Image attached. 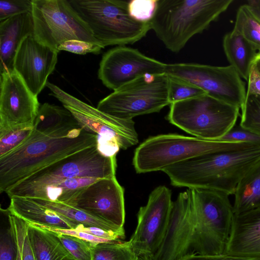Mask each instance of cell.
Listing matches in <instances>:
<instances>
[{"instance_id": "obj_1", "label": "cell", "mask_w": 260, "mask_h": 260, "mask_svg": "<svg viewBox=\"0 0 260 260\" xmlns=\"http://www.w3.org/2000/svg\"><path fill=\"white\" fill-rule=\"evenodd\" d=\"M95 145L96 135L84 129L68 109L44 103L31 135L0 157V192H6L47 166Z\"/></svg>"}, {"instance_id": "obj_2", "label": "cell", "mask_w": 260, "mask_h": 260, "mask_svg": "<svg viewBox=\"0 0 260 260\" xmlns=\"http://www.w3.org/2000/svg\"><path fill=\"white\" fill-rule=\"evenodd\" d=\"M260 161V145L197 156L165 169L172 185L207 188L234 194L246 174Z\"/></svg>"}, {"instance_id": "obj_3", "label": "cell", "mask_w": 260, "mask_h": 260, "mask_svg": "<svg viewBox=\"0 0 260 260\" xmlns=\"http://www.w3.org/2000/svg\"><path fill=\"white\" fill-rule=\"evenodd\" d=\"M233 0H158L151 29L165 47L179 52L218 19Z\"/></svg>"}, {"instance_id": "obj_4", "label": "cell", "mask_w": 260, "mask_h": 260, "mask_svg": "<svg viewBox=\"0 0 260 260\" xmlns=\"http://www.w3.org/2000/svg\"><path fill=\"white\" fill-rule=\"evenodd\" d=\"M253 144L207 140L169 134L148 138L135 150L133 164L138 173L161 171L200 155L241 149Z\"/></svg>"}, {"instance_id": "obj_5", "label": "cell", "mask_w": 260, "mask_h": 260, "mask_svg": "<svg viewBox=\"0 0 260 260\" xmlns=\"http://www.w3.org/2000/svg\"><path fill=\"white\" fill-rule=\"evenodd\" d=\"M69 1L104 48L133 44L144 38L151 29L150 22H139L131 16L129 1Z\"/></svg>"}, {"instance_id": "obj_6", "label": "cell", "mask_w": 260, "mask_h": 260, "mask_svg": "<svg viewBox=\"0 0 260 260\" xmlns=\"http://www.w3.org/2000/svg\"><path fill=\"white\" fill-rule=\"evenodd\" d=\"M191 189L196 217L193 253L222 254L229 238L234 215L229 195L207 188Z\"/></svg>"}, {"instance_id": "obj_7", "label": "cell", "mask_w": 260, "mask_h": 260, "mask_svg": "<svg viewBox=\"0 0 260 260\" xmlns=\"http://www.w3.org/2000/svg\"><path fill=\"white\" fill-rule=\"evenodd\" d=\"M240 109L205 94L171 104L167 117L195 137L216 140L236 125Z\"/></svg>"}, {"instance_id": "obj_8", "label": "cell", "mask_w": 260, "mask_h": 260, "mask_svg": "<svg viewBox=\"0 0 260 260\" xmlns=\"http://www.w3.org/2000/svg\"><path fill=\"white\" fill-rule=\"evenodd\" d=\"M116 167V156L103 155L95 145L39 170L6 193L10 199L27 198L39 189L68 179L83 177L102 179L115 176Z\"/></svg>"}, {"instance_id": "obj_9", "label": "cell", "mask_w": 260, "mask_h": 260, "mask_svg": "<svg viewBox=\"0 0 260 260\" xmlns=\"http://www.w3.org/2000/svg\"><path fill=\"white\" fill-rule=\"evenodd\" d=\"M171 104L169 76L147 74L123 85L101 100L96 108L125 120L158 112Z\"/></svg>"}, {"instance_id": "obj_10", "label": "cell", "mask_w": 260, "mask_h": 260, "mask_svg": "<svg viewBox=\"0 0 260 260\" xmlns=\"http://www.w3.org/2000/svg\"><path fill=\"white\" fill-rule=\"evenodd\" d=\"M31 15L34 36L54 50L58 51L61 43L72 40L102 46L69 1L32 0Z\"/></svg>"}, {"instance_id": "obj_11", "label": "cell", "mask_w": 260, "mask_h": 260, "mask_svg": "<svg viewBox=\"0 0 260 260\" xmlns=\"http://www.w3.org/2000/svg\"><path fill=\"white\" fill-rule=\"evenodd\" d=\"M166 73L191 82L207 94L242 108L246 96L245 82L232 66L194 63L167 64Z\"/></svg>"}, {"instance_id": "obj_12", "label": "cell", "mask_w": 260, "mask_h": 260, "mask_svg": "<svg viewBox=\"0 0 260 260\" xmlns=\"http://www.w3.org/2000/svg\"><path fill=\"white\" fill-rule=\"evenodd\" d=\"M172 192L160 185L150 193L147 204L140 208L137 225L129 241L139 260H153L165 236L171 215Z\"/></svg>"}, {"instance_id": "obj_13", "label": "cell", "mask_w": 260, "mask_h": 260, "mask_svg": "<svg viewBox=\"0 0 260 260\" xmlns=\"http://www.w3.org/2000/svg\"><path fill=\"white\" fill-rule=\"evenodd\" d=\"M166 64L137 49L118 46L103 55L98 78L106 87L114 91L142 76L166 73Z\"/></svg>"}, {"instance_id": "obj_14", "label": "cell", "mask_w": 260, "mask_h": 260, "mask_svg": "<svg viewBox=\"0 0 260 260\" xmlns=\"http://www.w3.org/2000/svg\"><path fill=\"white\" fill-rule=\"evenodd\" d=\"M66 204L111 225L123 227L124 189L115 176L99 179L78 191Z\"/></svg>"}, {"instance_id": "obj_15", "label": "cell", "mask_w": 260, "mask_h": 260, "mask_svg": "<svg viewBox=\"0 0 260 260\" xmlns=\"http://www.w3.org/2000/svg\"><path fill=\"white\" fill-rule=\"evenodd\" d=\"M196 225L191 188L180 192L173 202L167 230L153 260H179L193 253Z\"/></svg>"}, {"instance_id": "obj_16", "label": "cell", "mask_w": 260, "mask_h": 260, "mask_svg": "<svg viewBox=\"0 0 260 260\" xmlns=\"http://www.w3.org/2000/svg\"><path fill=\"white\" fill-rule=\"evenodd\" d=\"M0 131L34 125L40 107L38 96L15 71L1 74Z\"/></svg>"}, {"instance_id": "obj_17", "label": "cell", "mask_w": 260, "mask_h": 260, "mask_svg": "<svg viewBox=\"0 0 260 260\" xmlns=\"http://www.w3.org/2000/svg\"><path fill=\"white\" fill-rule=\"evenodd\" d=\"M63 106L84 129L98 137L116 139L120 149L125 150L138 144V135L133 119L113 117L74 96H70Z\"/></svg>"}, {"instance_id": "obj_18", "label": "cell", "mask_w": 260, "mask_h": 260, "mask_svg": "<svg viewBox=\"0 0 260 260\" xmlns=\"http://www.w3.org/2000/svg\"><path fill=\"white\" fill-rule=\"evenodd\" d=\"M59 52L38 41L31 35L20 45L14 62V69L37 96L44 89L54 71Z\"/></svg>"}, {"instance_id": "obj_19", "label": "cell", "mask_w": 260, "mask_h": 260, "mask_svg": "<svg viewBox=\"0 0 260 260\" xmlns=\"http://www.w3.org/2000/svg\"><path fill=\"white\" fill-rule=\"evenodd\" d=\"M223 253L260 258V210L234 214Z\"/></svg>"}, {"instance_id": "obj_20", "label": "cell", "mask_w": 260, "mask_h": 260, "mask_svg": "<svg viewBox=\"0 0 260 260\" xmlns=\"http://www.w3.org/2000/svg\"><path fill=\"white\" fill-rule=\"evenodd\" d=\"M34 35L31 13L19 14L0 21V73L14 70L17 51L24 38Z\"/></svg>"}, {"instance_id": "obj_21", "label": "cell", "mask_w": 260, "mask_h": 260, "mask_svg": "<svg viewBox=\"0 0 260 260\" xmlns=\"http://www.w3.org/2000/svg\"><path fill=\"white\" fill-rule=\"evenodd\" d=\"M7 211L33 224L65 229H75L79 224L37 203L29 198H11Z\"/></svg>"}, {"instance_id": "obj_22", "label": "cell", "mask_w": 260, "mask_h": 260, "mask_svg": "<svg viewBox=\"0 0 260 260\" xmlns=\"http://www.w3.org/2000/svg\"><path fill=\"white\" fill-rule=\"evenodd\" d=\"M222 44L230 66L235 69L242 78L247 81L258 51L245 38L234 30L224 35Z\"/></svg>"}, {"instance_id": "obj_23", "label": "cell", "mask_w": 260, "mask_h": 260, "mask_svg": "<svg viewBox=\"0 0 260 260\" xmlns=\"http://www.w3.org/2000/svg\"><path fill=\"white\" fill-rule=\"evenodd\" d=\"M27 223V235L35 260H75L56 233Z\"/></svg>"}, {"instance_id": "obj_24", "label": "cell", "mask_w": 260, "mask_h": 260, "mask_svg": "<svg viewBox=\"0 0 260 260\" xmlns=\"http://www.w3.org/2000/svg\"><path fill=\"white\" fill-rule=\"evenodd\" d=\"M234 196L235 214L260 210V161L242 178Z\"/></svg>"}, {"instance_id": "obj_25", "label": "cell", "mask_w": 260, "mask_h": 260, "mask_svg": "<svg viewBox=\"0 0 260 260\" xmlns=\"http://www.w3.org/2000/svg\"><path fill=\"white\" fill-rule=\"evenodd\" d=\"M99 179L83 177L64 180L39 189L30 193L27 198L66 204L78 191Z\"/></svg>"}, {"instance_id": "obj_26", "label": "cell", "mask_w": 260, "mask_h": 260, "mask_svg": "<svg viewBox=\"0 0 260 260\" xmlns=\"http://www.w3.org/2000/svg\"><path fill=\"white\" fill-rule=\"evenodd\" d=\"M260 51V6L250 7L247 4L240 6L237 12L233 29Z\"/></svg>"}, {"instance_id": "obj_27", "label": "cell", "mask_w": 260, "mask_h": 260, "mask_svg": "<svg viewBox=\"0 0 260 260\" xmlns=\"http://www.w3.org/2000/svg\"><path fill=\"white\" fill-rule=\"evenodd\" d=\"M30 199L37 203L56 212L63 217L79 224H82L85 226H97L114 231H124V227H118L111 225L68 204L38 198Z\"/></svg>"}, {"instance_id": "obj_28", "label": "cell", "mask_w": 260, "mask_h": 260, "mask_svg": "<svg viewBox=\"0 0 260 260\" xmlns=\"http://www.w3.org/2000/svg\"><path fill=\"white\" fill-rule=\"evenodd\" d=\"M92 260H139L129 241H114L90 245Z\"/></svg>"}, {"instance_id": "obj_29", "label": "cell", "mask_w": 260, "mask_h": 260, "mask_svg": "<svg viewBox=\"0 0 260 260\" xmlns=\"http://www.w3.org/2000/svg\"><path fill=\"white\" fill-rule=\"evenodd\" d=\"M34 129V124L16 126L0 131V157L20 146Z\"/></svg>"}, {"instance_id": "obj_30", "label": "cell", "mask_w": 260, "mask_h": 260, "mask_svg": "<svg viewBox=\"0 0 260 260\" xmlns=\"http://www.w3.org/2000/svg\"><path fill=\"white\" fill-rule=\"evenodd\" d=\"M241 110V121L239 125L260 135V96H246Z\"/></svg>"}, {"instance_id": "obj_31", "label": "cell", "mask_w": 260, "mask_h": 260, "mask_svg": "<svg viewBox=\"0 0 260 260\" xmlns=\"http://www.w3.org/2000/svg\"><path fill=\"white\" fill-rule=\"evenodd\" d=\"M168 76L171 104L207 94L202 88L191 82L176 76Z\"/></svg>"}, {"instance_id": "obj_32", "label": "cell", "mask_w": 260, "mask_h": 260, "mask_svg": "<svg viewBox=\"0 0 260 260\" xmlns=\"http://www.w3.org/2000/svg\"><path fill=\"white\" fill-rule=\"evenodd\" d=\"M8 215L14 230L22 260H35L27 235V222L8 212Z\"/></svg>"}, {"instance_id": "obj_33", "label": "cell", "mask_w": 260, "mask_h": 260, "mask_svg": "<svg viewBox=\"0 0 260 260\" xmlns=\"http://www.w3.org/2000/svg\"><path fill=\"white\" fill-rule=\"evenodd\" d=\"M56 234L63 245L75 260H92V251L89 243L76 237Z\"/></svg>"}, {"instance_id": "obj_34", "label": "cell", "mask_w": 260, "mask_h": 260, "mask_svg": "<svg viewBox=\"0 0 260 260\" xmlns=\"http://www.w3.org/2000/svg\"><path fill=\"white\" fill-rule=\"evenodd\" d=\"M158 0H132L128 10L131 16L137 21L149 22L155 14Z\"/></svg>"}, {"instance_id": "obj_35", "label": "cell", "mask_w": 260, "mask_h": 260, "mask_svg": "<svg viewBox=\"0 0 260 260\" xmlns=\"http://www.w3.org/2000/svg\"><path fill=\"white\" fill-rule=\"evenodd\" d=\"M17 252L18 246L15 234L9 221L8 227L2 230L1 232L0 260H16Z\"/></svg>"}, {"instance_id": "obj_36", "label": "cell", "mask_w": 260, "mask_h": 260, "mask_svg": "<svg viewBox=\"0 0 260 260\" xmlns=\"http://www.w3.org/2000/svg\"><path fill=\"white\" fill-rule=\"evenodd\" d=\"M31 11L32 0H1L0 21Z\"/></svg>"}, {"instance_id": "obj_37", "label": "cell", "mask_w": 260, "mask_h": 260, "mask_svg": "<svg viewBox=\"0 0 260 260\" xmlns=\"http://www.w3.org/2000/svg\"><path fill=\"white\" fill-rule=\"evenodd\" d=\"M217 141L226 142H242L260 145V135L235 125L228 133Z\"/></svg>"}, {"instance_id": "obj_38", "label": "cell", "mask_w": 260, "mask_h": 260, "mask_svg": "<svg viewBox=\"0 0 260 260\" xmlns=\"http://www.w3.org/2000/svg\"><path fill=\"white\" fill-rule=\"evenodd\" d=\"M104 48L100 45L84 41L72 40L61 43L58 51L63 50L77 54H99Z\"/></svg>"}, {"instance_id": "obj_39", "label": "cell", "mask_w": 260, "mask_h": 260, "mask_svg": "<svg viewBox=\"0 0 260 260\" xmlns=\"http://www.w3.org/2000/svg\"><path fill=\"white\" fill-rule=\"evenodd\" d=\"M179 260H260V258L243 257L222 253L217 255L188 254Z\"/></svg>"}, {"instance_id": "obj_40", "label": "cell", "mask_w": 260, "mask_h": 260, "mask_svg": "<svg viewBox=\"0 0 260 260\" xmlns=\"http://www.w3.org/2000/svg\"><path fill=\"white\" fill-rule=\"evenodd\" d=\"M247 81L246 96H260V72L254 62L249 71Z\"/></svg>"}, {"instance_id": "obj_41", "label": "cell", "mask_w": 260, "mask_h": 260, "mask_svg": "<svg viewBox=\"0 0 260 260\" xmlns=\"http://www.w3.org/2000/svg\"><path fill=\"white\" fill-rule=\"evenodd\" d=\"M254 63L260 72V51L257 52V55L254 60Z\"/></svg>"}]
</instances>
